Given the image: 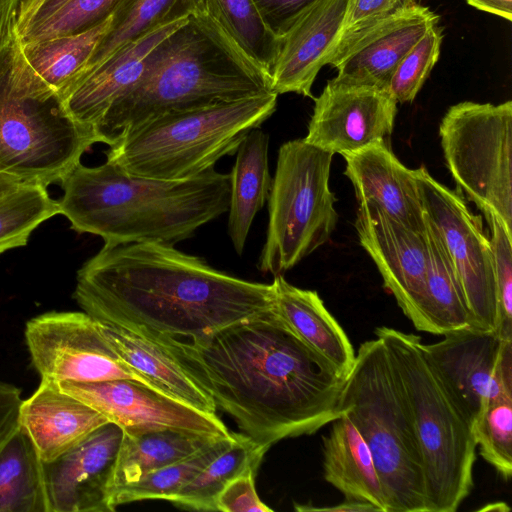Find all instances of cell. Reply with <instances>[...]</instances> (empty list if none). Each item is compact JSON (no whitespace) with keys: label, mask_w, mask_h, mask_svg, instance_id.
<instances>
[{"label":"cell","mask_w":512,"mask_h":512,"mask_svg":"<svg viewBox=\"0 0 512 512\" xmlns=\"http://www.w3.org/2000/svg\"><path fill=\"white\" fill-rule=\"evenodd\" d=\"M166 343L240 431L269 448L342 413L345 381L272 309L193 340Z\"/></svg>","instance_id":"cell-1"},{"label":"cell","mask_w":512,"mask_h":512,"mask_svg":"<svg viewBox=\"0 0 512 512\" xmlns=\"http://www.w3.org/2000/svg\"><path fill=\"white\" fill-rule=\"evenodd\" d=\"M73 298L100 322L193 340L272 309L274 290L172 244L146 241L104 245L78 270Z\"/></svg>","instance_id":"cell-2"},{"label":"cell","mask_w":512,"mask_h":512,"mask_svg":"<svg viewBox=\"0 0 512 512\" xmlns=\"http://www.w3.org/2000/svg\"><path fill=\"white\" fill-rule=\"evenodd\" d=\"M272 92L271 77L239 49L205 2L152 50L140 79L95 132L111 146L159 116Z\"/></svg>","instance_id":"cell-3"},{"label":"cell","mask_w":512,"mask_h":512,"mask_svg":"<svg viewBox=\"0 0 512 512\" xmlns=\"http://www.w3.org/2000/svg\"><path fill=\"white\" fill-rule=\"evenodd\" d=\"M59 214L78 233L104 245L159 241L176 244L229 209L230 173L214 168L184 180L134 176L106 160L77 164L59 183Z\"/></svg>","instance_id":"cell-4"},{"label":"cell","mask_w":512,"mask_h":512,"mask_svg":"<svg viewBox=\"0 0 512 512\" xmlns=\"http://www.w3.org/2000/svg\"><path fill=\"white\" fill-rule=\"evenodd\" d=\"M98 142L26 61L15 17L0 41V172L48 187Z\"/></svg>","instance_id":"cell-5"},{"label":"cell","mask_w":512,"mask_h":512,"mask_svg":"<svg viewBox=\"0 0 512 512\" xmlns=\"http://www.w3.org/2000/svg\"><path fill=\"white\" fill-rule=\"evenodd\" d=\"M399 376L424 477L427 512H455L473 488L477 448L473 429L431 364L421 339L378 327Z\"/></svg>","instance_id":"cell-6"},{"label":"cell","mask_w":512,"mask_h":512,"mask_svg":"<svg viewBox=\"0 0 512 512\" xmlns=\"http://www.w3.org/2000/svg\"><path fill=\"white\" fill-rule=\"evenodd\" d=\"M274 92L168 113L122 135L106 160L134 176L184 180L236 153L245 136L276 110Z\"/></svg>","instance_id":"cell-7"},{"label":"cell","mask_w":512,"mask_h":512,"mask_svg":"<svg viewBox=\"0 0 512 512\" xmlns=\"http://www.w3.org/2000/svg\"><path fill=\"white\" fill-rule=\"evenodd\" d=\"M338 408L372 454L387 512H427L421 455L406 397L378 337L358 349Z\"/></svg>","instance_id":"cell-8"},{"label":"cell","mask_w":512,"mask_h":512,"mask_svg":"<svg viewBox=\"0 0 512 512\" xmlns=\"http://www.w3.org/2000/svg\"><path fill=\"white\" fill-rule=\"evenodd\" d=\"M332 158L304 138L280 146L258 261L261 272L283 275L329 241L338 220L329 187Z\"/></svg>","instance_id":"cell-9"},{"label":"cell","mask_w":512,"mask_h":512,"mask_svg":"<svg viewBox=\"0 0 512 512\" xmlns=\"http://www.w3.org/2000/svg\"><path fill=\"white\" fill-rule=\"evenodd\" d=\"M439 135L458 191L512 234V102L455 104Z\"/></svg>","instance_id":"cell-10"},{"label":"cell","mask_w":512,"mask_h":512,"mask_svg":"<svg viewBox=\"0 0 512 512\" xmlns=\"http://www.w3.org/2000/svg\"><path fill=\"white\" fill-rule=\"evenodd\" d=\"M424 216L441 239L465 296L473 328L494 331L497 303L493 255L482 218L463 195L433 178L425 166L414 169Z\"/></svg>","instance_id":"cell-11"},{"label":"cell","mask_w":512,"mask_h":512,"mask_svg":"<svg viewBox=\"0 0 512 512\" xmlns=\"http://www.w3.org/2000/svg\"><path fill=\"white\" fill-rule=\"evenodd\" d=\"M25 341L41 379L56 383L134 379L143 383L115 353L99 322L84 311H50L31 318L25 326Z\"/></svg>","instance_id":"cell-12"},{"label":"cell","mask_w":512,"mask_h":512,"mask_svg":"<svg viewBox=\"0 0 512 512\" xmlns=\"http://www.w3.org/2000/svg\"><path fill=\"white\" fill-rule=\"evenodd\" d=\"M423 347L472 429L491 401L512 396V340L468 327Z\"/></svg>","instance_id":"cell-13"},{"label":"cell","mask_w":512,"mask_h":512,"mask_svg":"<svg viewBox=\"0 0 512 512\" xmlns=\"http://www.w3.org/2000/svg\"><path fill=\"white\" fill-rule=\"evenodd\" d=\"M354 225L360 245L403 313L417 330L434 334L427 310L428 245L424 229H412L368 208H358Z\"/></svg>","instance_id":"cell-14"},{"label":"cell","mask_w":512,"mask_h":512,"mask_svg":"<svg viewBox=\"0 0 512 512\" xmlns=\"http://www.w3.org/2000/svg\"><path fill=\"white\" fill-rule=\"evenodd\" d=\"M57 384L63 392L96 409L123 432L168 428L211 437L230 435L216 413L195 409L134 379Z\"/></svg>","instance_id":"cell-15"},{"label":"cell","mask_w":512,"mask_h":512,"mask_svg":"<svg viewBox=\"0 0 512 512\" xmlns=\"http://www.w3.org/2000/svg\"><path fill=\"white\" fill-rule=\"evenodd\" d=\"M314 100L304 138L309 144L344 155L372 143L389 142L398 103L388 91L333 78Z\"/></svg>","instance_id":"cell-16"},{"label":"cell","mask_w":512,"mask_h":512,"mask_svg":"<svg viewBox=\"0 0 512 512\" xmlns=\"http://www.w3.org/2000/svg\"><path fill=\"white\" fill-rule=\"evenodd\" d=\"M438 20L428 7L405 1L335 48L329 61L338 71L334 79L387 91L400 61Z\"/></svg>","instance_id":"cell-17"},{"label":"cell","mask_w":512,"mask_h":512,"mask_svg":"<svg viewBox=\"0 0 512 512\" xmlns=\"http://www.w3.org/2000/svg\"><path fill=\"white\" fill-rule=\"evenodd\" d=\"M123 430L107 422L60 457L43 462L48 512H112L110 488Z\"/></svg>","instance_id":"cell-18"},{"label":"cell","mask_w":512,"mask_h":512,"mask_svg":"<svg viewBox=\"0 0 512 512\" xmlns=\"http://www.w3.org/2000/svg\"><path fill=\"white\" fill-rule=\"evenodd\" d=\"M348 4L349 0H317L279 39L270 72L274 93L314 99L312 85L340 40Z\"/></svg>","instance_id":"cell-19"},{"label":"cell","mask_w":512,"mask_h":512,"mask_svg":"<svg viewBox=\"0 0 512 512\" xmlns=\"http://www.w3.org/2000/svg\"><path fill=\"white\" fill-rule=\"evenodd\" d=\"M187 20L157 25L80 77L63 97L74 120L95 132L110 107L140 79L152 50Z\"/></svg>","instance_id":"cell-20"},{"label":"cell","mask_w":512,"mask_h":512,"mask_svg":"<svg viewBox=\"0 0 512 512\" xmlns=\"http://www.w3.org/2000/svg\"><path fill=\"white\" fill-rule=\"evenodd\" d=\"M358 208L379 210L418 231L424 229V210L414 169L404 166L390 142L372 143L342 155Z\"/></svg>","instance_id":"cell-21"},{"label":"cell","mask_w":512,"mask_h":512,"mask_svg":"<svg viewBox=\"0 0 512 512\" xmlns=\"http://www.w3.org/2000/svg\"><path fill=\"white\" fill-rule=\"evenodd\" d=\"M107 422L96 409L63 392L56 382L44 379L19 408V428L42 462L60 457Z\"/></svg>","instance_id":"cell-22"},{"label":"cell","mask_w":512,"mask_h":512,"mask_svg":"<svg viewBox=\"0 0 512 512\" xmlns=\"http://www.w3.org/2000/svg\"><path fill=\"white\" fill-rule=\"evenodd\" d=\"M98 322L115 353L143 383L195 409L216 413L217 406L210 393L166 343Z\"/></svg>","instance_id":"cell-23"},{"label":"cell","mask_w":512,"mask_h":512,"mask_svg":"<svg viewBox=\"0 0 512 512\" xmlns=\"http://www.w3.org/2000/svg\"><path fill=\"white\" fill-rule=\"evenodd\" d=\"M273 310L312 350L347 377L354 361V348L338 321L314 290L290 284L283 275L274 276Z\"/></svg>","instance_id":"cell-24"},{"label":"cell","mask_w":512,"mask_h":512,"mask_svg":"<svg viewBox=\"0 0 512 512\" xmlns=\"http://www.w3.org/2000/svg\"><path fill=\"white\" fill-rule=\"evenodd\" d=\"M323 436V476L346 499L366 502L387 512L382 484L363 437L342 413Z\"/></svg>","instance_id":"cell-25"},{"label":"cell","mask_w":512,"mask_h":512,"mask_svg":"<svg viewBox=\"0 0 512 512\" xmlns=\"http://www.w3.org/2000/svg\"><path fill=\"white\" fill-rule=\"evenodd\" d=\"M269 136L255 128L236 151L230 173L228 234L241 255L257 212L268 200L272 177L268 163Z\"/></svg>","instance_id":"cell-26"},{"label":"cell","mask_w":512,"mask_h":512,"mask_svg":"<svg viewBox=\"0 0 512 512\" xmlns=\"http://www.w3.org/2000/svg\"><path fill=\"white\" fill-rule=\"evenodd\" d=\"M218 438L222 437L168 428L123 432L111 480L110 503L113 493L122 486L187 458Z\"/></svg>","instance_id":"cell-27"},{"label":"cell","mask_w":512,"mask_h":512,"mask_svg":"<svg viewBox=\"0 0 512 512\" xmlns=\"http://www.w3.org/2000/svg\"><path fill=\"white\" fill-rule=\"evenodd\" d=\"M120 0H21L16 15L22 44L84 32L113 12Z\"/></svg>","instance_id":"cell-28"},{"label":"cell","mask_w":512,"mask_h":512,"mask_svg":"<svg viewBox=\"0 0 512 512\" xmlns=\"http://www.w3.org/2000/svg\"><path fill=\"white\" fill-rule=\"evenodd\" d=\"M111 15L81 33L22 44L30 67L62 98L77 80L111 24Z\"/></svg>","instance_id":"cell-29"},{"label":"cell","mask_w":512,"mask_h":512,"mask_svg":"<svg viewBox=\"0 0 512 512\" xmlns=\"http://www.w3.org/2000/svg\"><path fill=\"white\" fill-rule=\"evenodd\" d=\"M0 512H48L43 462L20 428L0 451Z\"/></svg>","instance_id":"cell-30"},{"label":"cell","mask_w":512,"mask_h":512,"mask_svg":"<svg viewBox=\"0 0 512 512\" xmlns=\"http://www.w3.org/2000/svg\"><path fill=\"white\" fill-rule=\"evenodd\" d=\"M205 2L206 0H120L111 14L109 29L77 80L127 43L157 25L189 16Z\"/></svg>","instance_id":"cell-31"},{"label":"cell","mask_w":512,"mask_h":512,"mask_svg":"<svg viewBox=\"0 0 512 512\" xmlns=\"http://www.w3.org/2000/svg\"><path fill=\"white\" fill-rule=\"evenodd\" d=\"M424 233L428 245L427 310L434 334L443 335L456 329L473 328L471 313L446 249L426 218Z\"/></svg>","instance_id":"cell-32"},{"label":"cell","mask_w":512,"mask_h":512,"mask_svg":"<svg viewBox=\"0 0 512 512\" xmlns=\"http://www.w3.org/2000/svg\"><path fill=\"white\" fill-rule=\"evenodd\" d=\"M269 447L243 433L215 457L170 500L176 505L202 511H216V499L226 485L248 468H259Z\"/></svg>","instance_id":"cell-33"},{"label":"cell","mask_w":512,"mask_h":512,"mask_svg":"<svg viewBox=\"0 0 512 512\" xmlns=\"http://www.w3.org/2000/svg\"><path fill=\"white\" fill-rule=\"evenodd\" d=\"M236 434L230 433L229 436L218 438L191 456L122 486L113 493L111 506L116 510L119 505L134 501L147 499L170 501L179 490L233 443Z\"/></svg>","instance_id":"cell-34"},{"label":"cell","mask_w":512,"mask_h":512,"mask_svg":"<svg viewBox=\"0 0 512 512\" xmlns=\"http://www.w3.org/2000/svg\"><path fill=\"white\" fill-rule=\"evenodd\" d=\"M206 5L239 49L270 76L279 39L266 27L253 1L206 0Z\"/></svg>","instance_id":"cell-35"},{"label":"cell","mask_w":512,"mask_h":512,"mask_svg":"<svg viewBox=\"0 0 512 512\" xmlns=\"http://www.w3.org/2000/svg\"><path fill=\"white\" fill-rule=\"evenodd\" d=\"M57 214L58 201L43 184L25 183L0 200V254L25 246L32 232Z\"/></svg>","instance_id":"cell-36"},{"label":"cell","mask_w":512,"mask_h":512,"mask_svg":"<svg viewBox=\"0 0 512 512\" xmlns=\"http://www.w3.org/2000/svg\"><path fill=\"white\" fill-rule=\"evenodd\" d=\"M480 454L504 480L512 474V396L491 401L473 425Z\"/></svg>","instance_id":"cell-37"},{"label":"cell","mask_w":512,"mask_h":512,"mask_svg":"<svg viewBox=\"0 0 512 512\" xmlns=\"http://www.w3.org/2000/svg\"><path fill=\"white\" fill-rule=\"evenodd\" d=\"M441 42L442 32L436 24L400 61L387 90L397 103L415 99L439 58Z\"/></svg>","instance_id":"cell-38"},{"label":"cell","mask_w":512,"mask_h":512,"mask_svg":"<svg viewBox=\"0 0 512 512\" xmlns=\"http://www.w3.org/2000/svg\"><path fill=\"white\" fill-rule=\"evenodd\" d=\"M490 230L497 320L494 332L505 340H512V234L493 215H484Z\"/></svg>","instance_id":"cell-39"},{"label":"cell","mask_w":512,"mask_h":512,"mask_svg":"<svg viewBox=\"0 0 512 512\" xmlns=\"http://www.w3.org/2000/svg\"><path fill=\"white\" fill-rule=\"evenodd\" d=\"M258 468H248L220 492L216 499V511L222 512H271L259 498L255 489Z\"/></svg>","instance_id":"cell-40"},{"label":"cell","mask_w":512,"mask_h":512,"mask_svg":"<svg viewBox=\"0 0 512 512\" xmlns=\"http://www.w3.org/2000/svg\"><path fill=\"white\" fill-rule=\"evenodd\" d=\"M404 2L405 0H349L337 46L383 19Z\"/></svg>","instance_id":"cell-41"},{"label":"cell","mask_w":512,"mask_h":512,"mask_svg":"<svg viewBox=\"0 0 512 512\" xmlns=\"http://www.w3.org/2000/svg\"><path fill=\"white\" fill-rule=\"evenodd\" d=\"M270 32L280 39L317 0H252Z\"/></svg>","instance_id":"cell-42"},{"label":"cell","mask_w":512,"mask_h":512,"mask_svg":"<svg viewBox=\"0 0 512 512\" xmlns=\"http://www.w3.org/2000/svg\"><path fill=\"white\" fill-rule=\"evenodd\" d=\"M22 400L17 386L0 381V451L19 428Z\"/></svg>","instance_id":"cell-43"},{"label":"cell","mask_w":512,"mask_h":512,"mask_svg":"<svg viewBox=\"0 0 512 512\" xmlns=\"http://www.w3.org/2000/svg\"><path fill=\"white\" fill-rule=\"evenodd\" d=\"M467 3L479 10L512 20V0H466Z\"/></svg>","instance_id":"cell-44"},{"label":"cell","mask_w":512,"mask_h":512,"mask_svg":"<svg viewBox=\"0 0 512 512\" xmlns=\"http://www.w3.org/2000/svg\"><path fill=\"white\" fill-rule=\"evenodd\" d=\"M301 510H309V511H336V512H348V511H358V512H367V511H374V512H379V510L374 507L373 505L369 504V503H366V502H361V501H356V500H350V499H346L345 502L341 503V504H338L337 506H333V507H324V508H314V507H310V508H303Z\"/></svg>","instance_id":"cell-45"},{"label":"cell","mask_w":512,"mask_h":512,"mask_svg":"<svg viewBox=\"0 0 512 512\" xmlns=\"http://www.w3.org/2000/svg\"><path fill=\"white\" fill-rule=\"evenodd\" d=\"M25 183L27 182L0 172V200L16 191Z\"/></svg>","instance_id":"cell-46"}]
</instances>
